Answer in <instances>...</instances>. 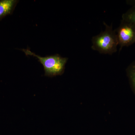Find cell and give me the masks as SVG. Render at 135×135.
I'll return each instance as SVG.
<instances>
[{
	"instance_id": "cell-3",
	"label": "cell",
	"mask_w": 135,
	"mask_h": 135,
	"mask_svg": "<svg viewBox=\"0 0 135 135\" xmlns=\"http://www.w3.org/2000/svg\"><path fill=\"white\" fill-rule=\"evenodd\" d=\"M119 51L124 47H128L135 43V25L122 20L120 25L115 29Z\"/></svg>"
},
{
	"instance_id": "cell-5",
	"label": "cell",
	"mask_w": 135,
	"mask_h": 135,
	"mask_svg": "<svg viewBox=\"0 0 135 135\" xmlns=\"http://www.w3.org/2000/svg\"><path fill=\"white\" fill-rule=\"evenodd\" d=\"M126 72L131 88L135 95V60L128 66Z\"/></svg>"
},
{
	"instance_id": "cell-7",
	"label": "cell",
	"mask_w": 135,
	"mask_h": 135,
	"mask_svg": "<svg viewBox=\"0 0 135 135\" xmlns=\"http://www.w3.org/2000/svg\"><path fill=\"white\" fill-rule=\"evenodd\" d=\"M127 2L128 4L130 5H134L135 6V1H127Z\"/></svg>"
},
{
	"instance_id": "cell-1",
	"label": "cell",
	"mask_w": 135,
	"mask_h": 135,
	"mask_svg": "<svg viewBox=\"0 0 135 135\" xmlns=\"http://www.w3.org/2000/svg\"><path fill=\"white\" fill-rule=\"evenodd\" d=\"M103 24L105 29L92 37L91 48L101 54L112 55L117 51L119 45L116 31L113 29L112 24L108 25L104 22Z\"/></svg>"
},
{
	"instance_id": "cell-2",
	"label": "cell",
	"mask_w": 135,
	"mask_h": 135,
	"mask_svg": "<svg viewBox=\"0 0 135 135\" xmlns=\"http://www.w3.org/2000/svg\"><path fill=\"white\" fill-rule=\"evenodd\" d=\"M22 51L26 56H32L38 59L39 62L43 65L45 76L55 77L62 75L64 72L68 60L67 57H63L58 54L43 57L36 55L29 49H23Z\"/></svg>"
},
{
	"instance_id": "cell-4",
	"label": "cell",
	"mask_w": 135,
	"mask_h": 135,
	"mask_svg": "<svg viewBox=\"0 0 135 135\" xmlns=\"http://www.w3.org/2000/svg\"><path fill=\"white\" fill-rule=\"evenodd\" d=\"M18 2V0H0V21L12 15Z\"/></svg>"
},
{
	"instance_id": "cell-6",
	"label": "cell",
	"mask_w": 135,
	"mask_h": 135,
	"mask_svg": "<svg viewBox=\"0 0 135 135\" xmlns=\"http://www.w3.org/2000/svg\"><path fill=\"white\" fill-rule=\"evenodd\" d=\"M122 19L135 25V6H133L123 14Z\"/></svg>"
}]
</instances>
